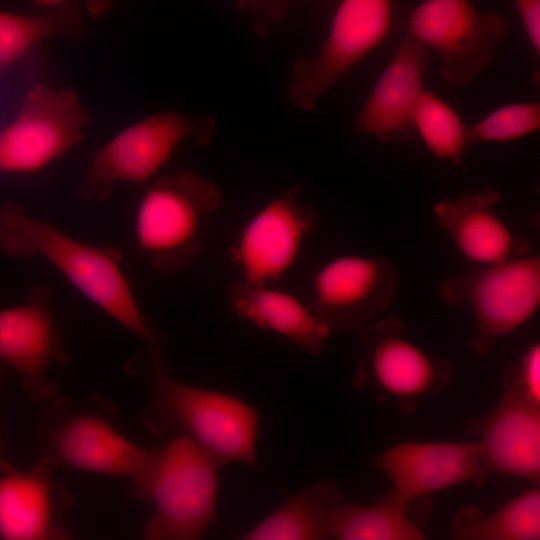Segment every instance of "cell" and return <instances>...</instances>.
Wrapping results in <instances>:
<instances>
[{
	"mask_svg": "<svg viewBox=\"0 0 540 540\" xmlns=\"http://www.w3.org/2000/svg\"><path fill=\"white\" fill-rule=\"evenodd\" d=\"M138 377L148 404L141 423L153 436L176 427L202 446L222 466H257L256 438L259 416L240 398L203 390L177 381L169 372L162 346H145L125 364Z\"/></svg>",
	"mask_w": 540,
	"mask_h": 540,
	"instance_id": "6da1fadb",
	"label": "cell"
},
{
	"mask_svg": "<svg viewBox=\"0 0 540 540\" xmlns=\"http://www.w3.org/2000/svg\"><path fill=\"white\" fill-rule=\"evenodd\" d=\"M0 250L14 258L41 257L88 301L140 338L161 346L141 311L118 248L87 244L52 224L33 218L14 202L0 206Z\"/></svg>",
	"mask_w": 540,
	"mask_h": 540,
	"instance_id": "7a4b0ae2",
	"label": "cell"
},
{
	"mask_svg": "<svg viewBox=\"0 0 540 540\" xmlns=\"http://www.w3.org/2000/svg\"><path fill=\"white\" fill-rule=\"evenodd\" d=\"M219 467L202 446L184 434L149 450L131 477L133 497L154 506L142 527V537L201 539L215 518Z\"/></svg>",
	"mask_w": 540,
	"mask_h": 540,
	"instance_id": "3957f363",
	"label": "cell"
},
{
	"mask_svg": "<svg viewBox=\"0 0 540 540\" xmlns=\"http://www.w3.org/2000/svg\"><path fill=\"white\" fill-rule=\"evenodd\" d=\"M33 434L37 459L55 468L131 478L149 451L122 435L117 408L99 393L45 402Z\"/></svg>",
	"mask_w": 540,
	"mask_h": 540,
	"instance_id": "277c9868",
	"label": "cell"
},
{
	"mask_svg": "<svg viewBox=\"0 0 540 540\" xmlns=\"http://www.w3.org/2000/svg\"><path fill=\"white\" fill-rule=\"evenodd\" d=\"M222 202L209 179L180 169L146 184L133 217L140 252L159 272L187 268L199 255L205 218Z\"/></svg>",
	"mask_w": 540,
	"mask_h": 540,
	"instance_id": "5b68a950",
	"label": "cell"
},
{
	"mask_svg": "<svg viewBox=\"0 0 540 540\" xmlns=\"http://www.w3.org/2000/svg\"><path fill=\"white\" fill-rule=\"evenodd\" d=\"M216 128L211 116L163 110L127 126L93 154L78 185L86 201H101L117 183L148 184L187 140L209 143Z\"/></svg>",
	"mask_w": 540,
	"mask_h": 540,
	"instance_id": "8992f818",
	"label": "cell"
},
{
	"mask_svg": "<svg viewBox=\"0 0 540 540\" xmlns=\"http://www.w3.org/2000/svg\"><path fill=\"white\" fill-rule=\"evenodd\" d=\"M449 305L467 303L475 319L471 348L490 351L500 337L525 323L540 302V257L518 256L447 278L439 287Z\"/></svg>",
	"mask_w": 540,
	"mask_h": 540,
	"instance_id": "52a82bcc",
	"label": "cell"
},
{
	"mask_svg": "<svg viewBox=\"0 0 540 540\" xmlns=\"http://www.w3.org/2000/svg\"><path fill=\"white\" fill-rule=\"evenodd\" d=\"M363 353L352 385L370 390L380 401L394 403L404 413L439 394L449 384L451 366L427 354L408 338L404 325L388 317L360 329Z\"/></svg>",
	"mask_w": 540,
	"mask_h": 540,
	"instance_id": "ba28073f",
	"label": "cell"
},
{
	"mask_svg": "<svg viewBox=\"0 0 540 540\" xmlns=\"http://www.w3.org/2000/svg\"><path fill=\"white\" fill-rule=\"evenodd\" d=\"M90 122L76 93L37 83L16 117L0 130V172L32 173L75 146Z\"/></svg>",
	"mask_w": 540,
	"mask_h": 540,
	"instance_id": "9c48e42d",
	"label": "cell"
},
{
	"mask_svg": "<svg viewBox=\"0 0 540 540\" xmlns=\"http://www.w3.org/2000/svg\"><path fill=\"white\" fill-rule=\"evenodd\" d=\"M507 25L496 13H480L472 0H425L408 16V33L441 58L443 79L468 85L492 60Z\"/></svg>",
	"mask_w": 540,
	"mask_h": 540,
	"instance_id": "30bf717a",
	"label": "cell"
},
{
	"mask_svg": "<svg viewBox=\"0 0 540 540\" xmlns=\"http://www.w3.org/2000/svg\"><path fill=\"white\" fill-rule=\"evenodd\" d=\"M391 21L392 0H341L318 54L293 66L286 87L291 104L313 109L322 94L386 37Z\"/></svg>",
	"mask_w": 540,
	"mask_h": 540,
	"instance_id": "8fae6325",
	"label": "cell"
},
{
	"mask_svg": "<svg viewBox=\"0 0 540 540\" xmlns=\"http://www.w3.org/2000/svg\"><path fill=\"white\" fill-rule=\"evenodd\" d=\"M51 301L48 287L34 286L24 303L0 309V359L18 373L22 389L38 405L57 395L48 378L51 365L69 362Z\"/></svg>",
	"mask_w": 540,
	"mask_h": 540,
	"instance_id": "7c38bea8",
	"label": "cell"
},
{
	"mask_svg": "<svg viewBox=\"0 0 540 540\" xmlns=\"http://www.w3.org/2000/svg\"><path fill=\"white\" fill-rule=\"evenodd\" d=\"M287 188L256 211L242 227L231 256L244 282L268 284L294 264L305 238L316 226L312 207Z\"/></svg>",
	"mask_w": 540,
	"mask_h": 540,
	"instance_id": "4fadbf2b",
	"label": "cell"
},
{
	"mask_svg": "<svg viewBox=\"0 0 540 540\" xmlns=\"http://www.w3.org/2000/svg\"><path fill=\"white\" fill-rule=\"evenodd\" d=\"M397 286V271L386 258L340 256L314 275L309 306L330 331L354 329L384 311Z\"/></svg>",
	"mask_w": 540,
	"mask_h": 540,
	"instance_id": "5bb4252c",
	"label": "cell"
},
{
	"mask_svg": "<svg viewBox=\"0 0 540 540\" xmlns=\"http://www.w3.org/2000/svg\"><path fill=\"white\" fill-rule=\"evenodd\" d=\"M404 503L466 482L481 484L488 474L479 441L398 443L373 458Z\"/></svg>",
	"mask_w": 540,
	"mask_h": 540,
	"instance_id": "9a60e30c",
	"label": "cell"
},
{
	"mask_svg": "<svg viewBox=\"0 0 540 540\" xmlns=\"http://www.w3.org/2000/svg\"><path fill=\"white\" fill-rule=\"evenodd\" d=\"M55 467L37 459L27 470L0 474V538L65 540V513L74 497L53 475Z\"/></svg>",
	"mask_w": 540,
	"mask_h": 540,
	"instance_id": "2e32d148",
	"label": "cell"
},
{
	"mask_svg": "<svg viewBox=\"0 0 540 540\" xmlns=\"http://www.w3.org/2000/svg\"><path fill=\"white\" fill-rule=\"evenodd\" d=\"M427 68V47L407 34L357 114L353 130L382 143L413 140L414 112Z\"/></svg>",
	"mask_w": 540,
	"mask_h": 540,
	"instance_id": "e0dca14e",
	"label": "cell"
},
{
	"mask_svg": "<svg viewBox=\"0 0 540 540\" xmlns=\"http://www.w3.org/2000/svg\"><path fill=\"white\" fill-rule=\"evenodd\" d=\"M480 442L487 473L540 480V404L508 390L483 420Z\"/></svg>",
	"mask_w": 540,
	"mask_h": 540,
	"instance_id": "ac0fdd59",
	"label": "cell"
},
{
	"mask_svg": "<svg viewBox=\"0 0 540 540\" xmlns=\"http://www.w3.org/2000/svg\"><path fill=\"white\" fill-rule=\"evenodd\" d=\"M500 198L496 189L486 187L433 206L438 223L470 260L490 265L528 251L527 241L513 236L494 214L493 205Z\"/></svg>",
	"mask_w": 540,
	"mask_h": 540,
	"instance_id": "d6986e66",
	"label": "cell"
},
{
	"mask_svg": "<svg viewBox=\"0 0 540 540\" xmlns=\"http://www.w3.org/2000/svg\"><path fill=\"white\" fill-rule=\"evenodd\" d=\"M228 306L239 319L273 331L314 355L322 353L330 330L309 305L294 295L267 284L235 282L228 293Z\"/></svg>",
	"mask_w": 540,
	"mask_h": 540,
	"instance_id": "ffe728a7",
	"label": "cell"
},
{
	"mask_svg": "<svg viewBox=\"0 0 540 540\" xmlns=\"http://www.w3.org/2000/svg\"><path fill=\"white\" fill-rule=\"evenodd\" d=\"M338 485L322 479L299 489L277 510L239 538L243 540L333 539L332 513L344 499Z\"/></svg>",
	"mask_w": 540,
	"mask_h": 540,
	"instance_id": "44dd1931",
	"label": "cell"
},
{
	"mask_svg": "<svg viewBox=\"0 0 540 540\" xmlns=\"http://www.w3.org/2000/svg\"><path fill=\"white\" fill-rule=\"evenodd\" d=\"M449 535L460 540L540 539L539 487L516 496L487 516L475 507H461Z\"/></svg>",
	"mask_w": 540,
	"mask_h": 540,
	"instance_id": "7402d4cb",
	"label": "cell"
},
{
	"mask_svg": "<svg viewBox=\"0 0 540 540\" xmlns=\"http://www.w3.org/2000/svg\"><path fill=\"white\" fill-rule=\"evenodd\" d=\"M407 505L391 488L372 505L344 498L332 513L333 539L423 540L424 533L407 517Z\"/></svg>",
	"mask_w": 540,
	"mask_h": 540,
	"instance_id": "603a6c76",
	"label": "cell"
},
{
	"mask_svg": "<svg viewBox=\"0 0 540 540\" xmlns=\"http://www.w3.org/2000/svg\"><path fill=\"white\" fill-rule=\"evenodd\" d=\"M86 34L83 12L74 3L33 15L0 11V72L7 70L42 40L53 37L77 39Z\"/></svg>",
	"mask_w": 540,
	"mask_h": 540,
	"instance_id": "cb8c5ba5",
	"label": "cell"
},
{
	"mask_svg": "<svg viewBox=\"0 0 540 540\" xmlns=\"http://www.w3.org/2000/svg\"><path fill=\"white\" fill-rule=\"evenodd\" d=\"M414 127L436 158L462 164L467 127L458 112L433 92L421 93L414 112Z\"/></svg>",
	"mask_w": 540,
	"mask_h": 540,
	"instance_id": "d4e9b609",
	"label": "cell"
},
{
	"mask_svg": "<svg viewBox=\"0 0 540 540\" xmlns=\"http://www.w3.org/2000/svg\"><path fill=\"white\" fill-rule=\"evenodd\" d=\"M539 102L513 103L501 106L481 121L466 128L467 143L474 141H509L538 130Z\"/></svg>",
	"mask_w": 540,
	"mask_h": 540,
	"instance_id": "484cf974",
	"label": "cell"
},
{
	"mask_svg": "<svg viewBox=\"0 0 540 540\" xmlns=\"http://www.w3.org/2000/svg\"><path fill=\"white\" fill-rule=\"evenodd\" d=\"M506 389L515 390L540 404V345L533 343L504 377Z\"/></svg>",
	"mask_w": 540,
	"mask_h": 540,
	"instance_id": "4316f807",
	"label": "cell"
},
{
	"mask_svg": "<svg viewBox=\"0 0 540 540\" xmlns=\"http://www.w3.org/2000/svg\"><path fill=\"white\" fill-rule=\"evenodd\" d=\"M292 0H236V6L245 12L251 22L253 30L260 34H267L278 22L282 21L287 13L288 5Z\"/></svg>",
	"mask_w": 540,
	"mask_h": 540,
	"instance_id": "83f0119b",
	"label": "cell"
},
{
	"mask_svg": "<svg viewBox=\"0 0 540 540\" xmlns=\"http://www.w3.org/2000/svg\"><path fill=\"white\" fill-rule=\"evenodd\" d=\"M517 8L526 35L534 49L540 53V0H512Z\"/></svg>",
	"mask_w": 540,
	"mask_h": 540,
	"instance_id": "f1b7e54d",
	"label": "cell"
},
{
	"mask_svg": "<svg viewBox=\"0 0 540 540\" xmlns=\"http://www.w3.org/2000/svg\"><path fill=\"white\" fill-rule=\"evenodd\" d=\"M34 3L42 8L52 9L57 6L73 3L74 0H33ZM90 16L99 18L106 14L114 5L115 0H79Z\"/></svg>",
	"mask_w": 540,
	"mask_h": 540,
	"instance_id": "f546056e",
	"label": "cell"
},
{
	"mask_svg": "<svg viewBox=\"0 0 540 540\" xmlns=\"http://www.w3.org/2000/svg\"><path fill=\"white\" fill-rule=\"evenodd\" d=\"M8 370H9L8 365L3 360L0 359V385L3 379L5 378V376L7 375ZM11 468H13V466L10 463L3 460L0 456V474L7 472Z\"/></svg>",
	"mask_w": 540,
	"mask_h": 540,
	"instance_id": "4dcf8cb0",
	"label": "cell"
}]
</instances>
